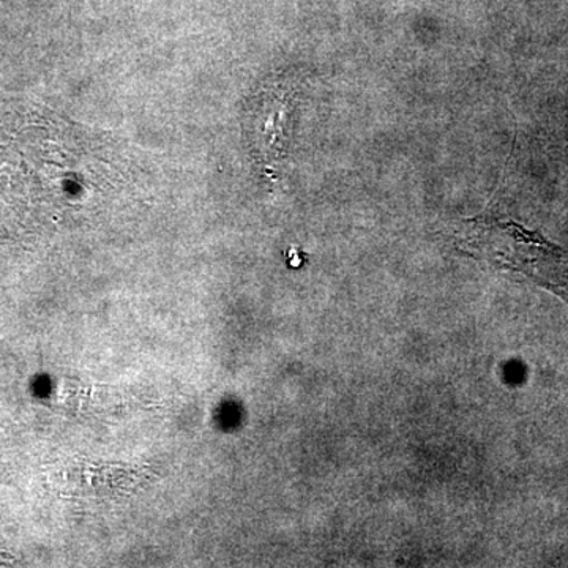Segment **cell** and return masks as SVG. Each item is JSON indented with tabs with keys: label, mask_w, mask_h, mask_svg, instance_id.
<instances>
[{
	"label": "cell",
	"mask_w": 568,
	"mask_h": 568,
	"mask_svg": "<svg viewBox=\"0 0 568 568\" xmlns=\"http://www.w3.org/2000/svg\"><path fill=\"white\" fill-rule=\"evenodd\" d=\"M457 245L469 256L517 272L545 290L568 297V252L514 220L493 215L466 220Z\"/></svg>",
	"instance_id": "6da1fadb"
}]
</instances>
